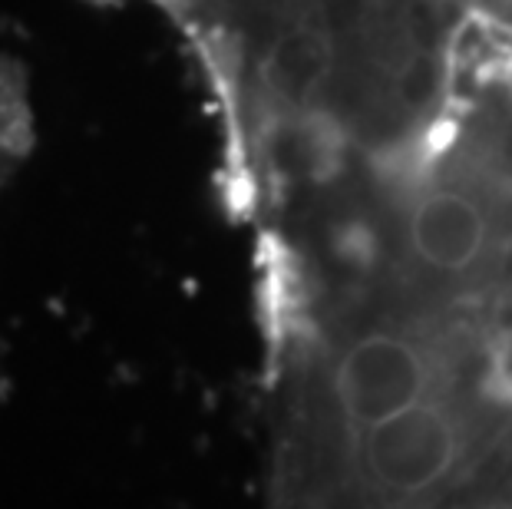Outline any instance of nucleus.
<instances>
[{"label":"nucleus","instance_id":"nucleus-5","mask_svg":"<svg viewBox=\"0 0 512 509\" xmlns=\"http://www.w3.org/2000/svg\"><path fill=\"white\" fill-rule=\"evenodd\" d=\"M189 10H202V7H212V17L205 20V24H212V20H219L225 10H242L245 4H252V0H179ZM265 4H278V0H265Z\"/></svg>","mask_w":512,"mask_h":509},{"label":"nucleus","instance_id":"nucleus-1","mask_svg":"<svg viewBox=\"0 0 512 509\" xmlns=\"http://www.w3.org/2000/svg\"><path fill=\"white\" fill-rule=\"evenodd\" d=\"M400 262L427 295H470L512 252V133L453 126L413 162L400 199Z\"/></svg>","mask_w":512,"mask_h":509},{"label":"nucleus","instance_id":"nucleus-2","mask_svg":"<svg viewBox=\"0 0 512 509\" xmlns=\"http://www.w3.org/2000/svg\"><path fill=\"white\" fill-rule=\"evenodd\" d=\"M443 334L407 318H377L347 328L324 361V407L337 440L351 443L420 400L453 384Z\"/></svg>","mask_w":512,"mask_h":509},{"label":"nucleus","instance_id":"nucleus-3","mask_svg":"<svg viewBox=\"0 0 512 509\" xmlns=\"http://www.w3.org/2000/svg\"><path fill=\"white\" fill-rule=\"evenodd\" d=\"M476 437L470 404L446 384L400 417L344 443L354 490L377 509L433 506L460 480L476 453Z\"/></svg>","mask_w":512,"mask_h":509},{"label":"nucleus","instance_id":"nucleus-4","mask_svg":"<svg viewBox=\"0 0 512 509\" xmlns=\"http://www.w3.org/2000/svg\"><path fill=\"white\" fill-rule=\"evenodd\" d=\"M34 146V106L30 86L17 63L0 57V189Z\"/></svg>","mask_w":512,"mask_h":509}]
</instances>
